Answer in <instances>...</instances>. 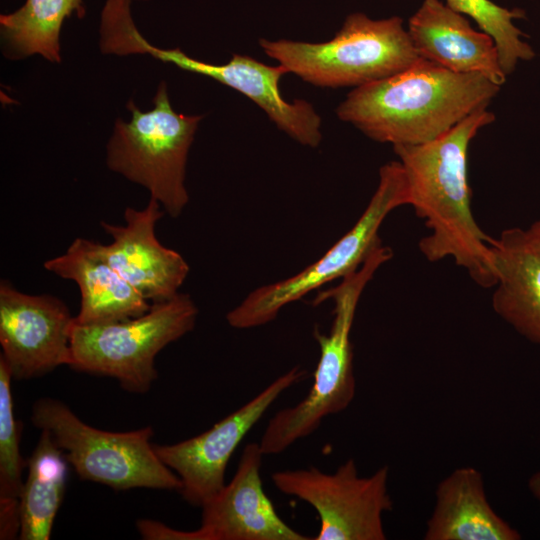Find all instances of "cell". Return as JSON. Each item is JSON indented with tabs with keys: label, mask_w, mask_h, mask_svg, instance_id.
<instances>
[{
	"label": "cell",
	"mask_w": 540,
	"mask_h": 540,
	"mask_svg": "<svg viewBox=\"0 0 540 540\" xmlns=\"http://www.w3.org/2000/svg\"><path fill=\"white\" fill-rule=\"evenodd\" d=\"M494 120L487 108L480 109L433 141L393 147L406 176L408 205L429 229L420 252L430 262L452 258L485 288L496 283L494 238L473 216L467 158L473 138Z\"/></svg>",
	"instance_id": "obj_1"
},
{
	"label": "cell",
	"mask_w": 540,
	"mask_h": 540,
	"mask_svg": "<svg viewBox=\"0 0 540 540\" xmlns=\"http://www.w3.org/2000/svg\"><path fill=\"white\" fill-rule=\"evenodd\" d=\"M500 88L482 74L455 73L419 58L394 75L354 88L336 112L374 141L419 145L487 108Z\"/></svg>",
	"instance_id": "obj_2"
},
{
	"label": "cell",
	"mask_w": 540,
	"mask_h": 540,
	"mask_svg": "<svg viewBox=\"0 0 540 540\" xmlns=\"http://www.w3.org/2000/svg\"><path fill=\"white\" fill-rule=\"evenodd\" d=\"M393 256L379 244L362 265L332 288L314 298L313 305L333 300V320L328 333L314 328L320 357L313 384L306 397L291 407L279 410L268 422L259 442L264 455L279 454L296 441L311 435L329 415L345 410L352 402L356 382L353 371L351 330L356 308L368 282L381 265Z\"/></svg>",
	"instance_id": "obj_3"
},
{
	"label": "cell",
	"mask_w": 540,
	"mask_h": 540,
	"mask_svg": "<svg viewBox=\"0 0 540 540\" xmlns=\"http://www.w3.org/2000/svg\"><path fill=\"white\" fill-rule=\"evenodd\" d=\"M259 42L265 54L288 73L328 88H356L394 75L420 58L402 18L372 19L360 12L350 14L326 42Z\"/></svg>",
	"instance_id": "obj_4"
},
{
	"label": "cell",
	"mask_w": 540,
	"mask_h": 540,
	"mask_svg": "<svg viewBox=\"0 0 540 540\" xmlns=\"http://www.w3.org/2000/svg\"><path fill=\"white\" fill-rule=\"evenodd\" d=\"M154 107L141 111L127 104L129 122L118 119L107 145L109 169L146 188L166 214L178 217L189 201L185 169L200 115L172 108L165 82L158 86Z\"/></svg>",
	"instance_id": "obj_5"
},
{
	"label": "cell",
	"mask_w": 540,
	"mask_h": 540,
	"mask_svg": "<svg viewBox=\"0 0 540 540\" xmlns=\"http://www.w3.org/2000/svg\"><path fill=\"white\" fill-rule=\"evenodd\" d=\"M198 308L189 294L152 302L144 314L105 324H73L69 367L108 376L127 391L147 392L157 378L155 358L190 332Z\"/></svg>",
	"instance_id": "obj_6"
},
{
	"label": "cell",
	"mask_w": 540,
	"mask_h": 540,
	"mask_svg": "<svg viewBox=\"0 0 540 540\" xmlns=\"http://www.w3.org/2000/svg\"><path fill=\"white\" fill-rule=\"evenodd\" d=\"M32 422L47 430L83 480L115 490H177L180 478L157 456L150 426L128 432L96 429L81 421L64 403L44 398L32 410Z\"/></svg>",
	"instance_id": "obj_7"
},
{
	"label": "cell",
	"mask_w": 540,
	"mask_h": 540,
	"mask_svg": "<svg viewBox=\"0 0 540 540\" xmlns=\"http://www.w3.org/2000/svg\"><path fill=\"white\" fill-rule=\"evenodd\" d=\"M408 204V185L401 163L384 164L379 171L377 189L353 227L307 268L251 292L228 312L227 322L237 329L265 325L274 320L283 307L355 271L381 243L378 232L388 214Z\"/></svg>",
	"instance_id": "obj_8"
},
{
	"label": "cell",
	"mask_w": 540,
	"mask_h": 540,
	"mask_svg": "<svg viewBox=\"0 0 540 540\" xmlns=\"http://www.w3.org/2000/svg\"><path fill=\"white\" fill-rule=\"evenodd\" d=\"M388 466L360 476L353 459L333 473L318 468L276 471L272 482L282 493L311 505L320 519L315 540H385L384 514L393 501Z\"/></svg>",
	"instance_id": "obj_9"
},
{
	"label": "cell",
	"mask_w": 540,
	"mask_h": 540,
	"mask_svg": "<svg viewBox=\"0 0 540 540\" xmlns=\"http://www.w3.org/2000/svg\"><path fill=\"white\" fill-rule=\"evenodd\" d=\"M305 374L293 367L205 432L172 445H154L160 460L180 478L179 492L189 504L201 507L223 489L235 449L277 398Z\"/></svg>",
	"instance_id": "obj_10"
},
{
	"label": "cell",
	"mask_w": 540,
	"mask_h": 540,
	"mask_svg": "<svg viewBox=\"0 0 540 540\" xmlns=\"http://www.w3.org/2000/svg\"><path fill=\"white\" fill-rule=\"evenodd\" d=\"M74 317L59 298L0 282V357L12 378L31 379L70 364Z\"/></svg>",
	"instance_id": "obj_11"
},
{
	"label": "cell",
	"mask_w": 540,
	"mask_h": 540,
	"mask_svg": "<svg viewBox=\"0 0 540 540\" xmlns=\"http://www.w3.org/2000/svg\"><path fill=\"white\" fill-rule=\"evenodd\" d=\"M128 54H149L182 70L210 77L248 97L286 134L302 145L317 147L322 138L321 119L313 106L297 99L286 101L279 81L287 70L269 66L246 55L234 54L225 64H212L194 59L179 48L161 49L149 43L139 31L126 40Z\"/></svg>",
	"instance_id": "obj_12"
},
{
	"label": "cell",
	"mask_w": 540,
	"mask_h": 540,
	"mask_svg": "<svg viewBox=\"0 0 540 540\" xmlns=\"http://www.w3.org/2000/svg\"><path fill=\"white\" fill-rule=\"evenodd\" d=\"M259 443L242 451L228 484L202 506L201 525L193 540H308L277 513L264 491Z\"/></svg>",
	"instance_id": "obj_13"
},
{
	"label": "cell",
	"mask_w": 540,
	"mask_h": 540,
	"mask_svg": "<svg viewBox=\"0 0 540 540\" xmlns=\"http://www.w3.org/2000/svg\"><path fill=\"white\" fill-rule=\"evenodd\" d=\"M164 214L159 202L150 198L141 210L125 209L124 225L100 222L112 237L111 243H100L102 254L151 303L176 295L190 270L180 253L163 246L156 237V224Z\"/></svg>",
	"instance_id": "obj_14"
},
{
	"label": "cell",
	"mask_w": 540,
	"mask_h": 540,
	"mask_svg": "<svg viewBox=\"0 0 540 540\" xmlns=\"http://www.w3.org/2000/svg\"><path fill=\"white\" fill-rule=\"evenodd\" d=\"M407 31L418 56L449 71L479 73L500 87L506 82L494 39L440 0H424Z\"/></svg>",
	"instance_id": "obj_15"
},
{
	"label": "cell",
	"mask_w": 540,
	"mask_h": 540,
	"mask_svg": "<svg viewBox=\"0 0 540 540\" xmlns=\"http://www.w3.org/2000/svg\"><path fill=\"white\" fill-rule=\"evenodd\" d=\"M43 266L78 285L81 303L74 317L77 324L122 321L140 316L151 307L152 303L111 266L95 241L75 238L63 254L46 260Z\"/></svg>",
	"instance_id": "obj_16"
},
{
	"label": "cell",
	"mask_w": 540,
	"mask_h": 540,
	"mask_svg": "<svg viewBox=\"0 0 540 540\" xmlns=\"http://www.w3.org/2000/svg\"><path fill=\"white\" fill-rule=\"evenodd\" d=\"M521 534L491 506L482 473L459 467L437 485L425 540H520Z\"/></svg>",
	"instance_id": "obj_17"
},
{
	"label": "cell",
	"mask_w": 540,
	"mask_h": 540,
	"mask_svg": "<svg viewBox=\"0 0 540 540\" xmlns=\"http://www.w3.org/2000/svg\"><path fill=\"white\" fill-rule=\"evenodd\" d=\"M492 248L493 310L520 335L540 345V254L521 228L503 230Z\"/></svg>",
	"instance_id": "obj_18"
},
{
	"label": "cell",
	"mask_w": 540,
	"mask_h": 540,
	"mask_svg": "<svg viewBox=\"0 0 540 540\" xmlns=\"http://www.w3.org/2000/svg\"><path fill=\"white\" fill-rule=\"evenodd\" d=\"M67 459L47 430L27 460L28 475L19 498L21 540H48L61 506Z\"/></svg>",
	"instance_id": "obj_19"
},
{
	"label": "cell",
	"mask_w": 540,
	"mask_h": 540,
	"mask_svg": "<svg viewBox=\"0 0 540 540\" xmlns=\"http://www.w3.org/2000/svg\"><path fill=\"white\" fill-rule=\"evenodd\" d=\"M74 13L85 14L83 0H26L16 11L0 16L5 53L14 59L39 54L60 62L62 24Z\"/></svg>",
	"instance_id": "obj_20"
},
{
	"label": "cell",
	"mask_w": 540,
	"mask_h": 540,
	"mask_svg": "<svg viewBox=\"0 0 540 540\" xmlns=\"http://www.w3.org/2000/svg\"><path fill=\"white\" fill-rule=\"evenodd\" d=\"M12 375L0 357V539H14L20 531L19 498L27 462L20 452L21 424L15 419Z\"/></svg>",
	"instance_id": "obj_21"
},
{
	"label": "cell",
	"mask_w": 540,
	"mask_h": 540,
	"mask_svg": "<svg viewBox=\"0 0 540 540\" xmlns=\"http://www.w3.org/2000/svg\"><path fill=\"white\" fill-rule=\"evenodd\" d=\"M445 4L476 22L479 29L495 41L502 70L508 76L520 61L535 57V51L515 25L516 19L525 17L524 10L507 9L491 0H445Z\"/></svg>",
	"instance_id": "obj_22"
},
{
	"label": "cell",
	"mask_w": 540,
	"mask_h": 540,
	"mask_svg": "<svg viewBox=\"0 0 540 540\" xmlns=\"http://www.w3.org/2000/svg\"><path fill=\"white\" fill-rule=\"evenodd\" d=\"M524 231L531 247L540 254V218Z\"/></svg>",
	"instance_id": "obj_23"
},
{
	"label": "cell",
	"mask_w": 540,
	"mask_h": 540,
	"mask_svg": "<svg viewBox=\"0 0 540 540\" xmlns=\"http://www.w3.org/2000/svg\"><path fill=\"white\" fill-rule=\"evenodd\" d=\"M528 489L540 505V470L534 472L528 479Z\"/></svg>",
	"instance_id": "obj_24"
}]
</instances>
